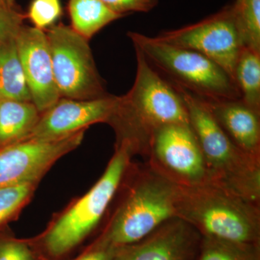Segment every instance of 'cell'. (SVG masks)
Instances as JSON below:
<instances>
[{
    "label": "cell",
    "instance_id": "cell-2",
    "mask_svg": "<svg viewBox=\"0 0 260 260\" xmlns=\"http://www.w3.org/2000/svg\"><path fill=\"white\" fill-rule=\"evenodd\" d=\"M135 50L134 84L125 95L117 96L107 124L115 133V145L124 143L134 156L146 158L157 130L169 124H189V121L184 102L174 85L149 64L141 51Z\"/></svg>",
    "mask_w": 260,
    "mask_h": 260
},
{
    "label": "cell",
    "instance_id": "cell-5",
    "mask_svg": "<svg viewBox=\"0 0 260 260\" xmlns=\"http://www.w3.org/2000/svg\"><path fill=\"white\" fill-rule=\"evenodd\" d=\"M174 87L185 105L189 125L204 157L209 182L260 204V160L234 144L196 95Z\"/></svg>",
    "mask_w": 260,
    "mask_h": 260
},
{
    "label": "cell",
    "instance_id": "cell-12",
    "mask_svg": "<svg viewBox=\"0 0 260 260\" xmlns=\"http://www.w3.org/2000/svg\"><path fill=\"white\" fill-rule=\"evenodd\" d=\"M16 44L32 102L42 114L60 99L47 34L45 30L23 25Z\"/></svg>",
    "mask_w": 260,
    "mask_h": 260
},
{
    "label": "cell",
    "instance_id": "cell-28",
    "mask_svg": "<svg viewBox=\"0 0 260 260\" xmlns=\"http://www.w3.org/2000/svg\"><path fill=\"white\" fill-rule=\"evenodd\" d=\"M243 0H236L235 2H234V3H235V5H237V6H239V5H240L241 3H242V2Z\"/></svg>",
    "mask_w": 260,
    "mask_h": 260
},
{
    "label": "cell",
    "instance_id": "cell-1",
    "mask_svg": "<svg viewBox=\"0 0 260 260\" xmlns=\"http://www.w3.org/2000/svg\"><path fill=\"white\" fill-rule=\"evenodd\" d=\"M178 188L146 162H132L93 245L121 249L177 218Z\"/></svg>",
    "mask_w": 260,
    "mask_h": 260
},
{
    "label": "cell",
    "instance_id": "cell-24",
    "mask_svg": "<svg viewBox=\"0 0 260 260\" xmlns=\"http://www.w3.org/2000/svg\"><path fill=\"white\" fill-rule=\"evenodd\" d=\"M25 17L16 5H9L0 0V47L16 39L24 25Z\"/></svg>",
    "mask_w": 260,
    "mask_h": 260
},
{
    "label": "cell",
    "instance_id": "cell-7",
    "mask_svg": "<svg viewBox=\"0 0 260 260\" xmlns=\"http://www.w3.org/2000/svg\"><path fill=\"white\" fill-rule=\"evenodd\" d=\"M45 32L60 98L90 100L109 95L95 66L88 40L62 23Z\"/></svg>",
    "mask_w": 260,
    "mask_h": 260
},
{
    "label": "cell",
    "instance_id": "cell-17",
    "mask_svg": "<svg viewBox=\"0 0 260 260\" xmlns=\"http://www.w3.org/2000/svg\"><path fill=\"white\" fill-rule=\"evenodd\" d=\"M0 100L31 102L16 39L0 47Z\"/></svg>",
    "mask_w": 260,
    "mask_h": 260
},
{
    "label": "cell",
    "instance_id": "cell-26",
    "mask_svg": "<svg viewBox=\"0 0 260 260\" xmlns=\"http://www.w3.org/2000/svg\"><path fill=\"white\" fill-rule=\"evenodd\" d=\"M121 249L93 245L75 260H113Z\"/></svg>",
    "mask_w": 260,
    "mask_h": 260
},
{
    "label": "cell",
    "instance_id": "cell-6",
    "mask_svg": "<svg viewBox=\"0 0 260 260\" xmlns=\"http://www.w3.org/2000/svg\"><path fill=\"white\" fill-rule=\"evenodd\" d=\"M127 36L149 64L172 85L203 99H241L235 81L209 58L138 32Z\"/></svg>",
    "mask_w": 260,
    "mask_h": 260
},
{
    "label": "cell",
    "instance_id": "cell-9",
    "mask_svg": "<svg viewBox=\"0 0 260 260\" xmlns=\"http://www.w3.org/2000/svg\"><path fill=\"white\" fill-rule=\"evenodd\" d=\"M147 164L179 186L209 182L204 157L189 124H169L155 132Z\"/></svg>",
    "mask_w": 260,
    "mask_h": 260
},
{
    "label": "cell",
    "instance_id": "cell-4",
    "mask_svg": "<svg viewBox=\"0 0 260 260\" xmlns=\"http://www.w3.org/2000/svg\"><path fill=\"white\" fill-rule=\"evenodd\" d=\"M176 216L202 237L260 244V204L211 182L179 186Z\"/></svg>",
    "mask_w": 260,
    "mask_h": 260
},
{
    "label": "cell",
    "instance_id": "cell-16",
    "mask_svg": "<svg viewBox=\"0 0 260 260\" xmlns=\"http://www.w3.org/2000/svg\"><path fill=\"white\" fill-rule=\"evenodd\" d=\"M68 9L70 27L88 41L109 23L122 18L100 0H69Z\"/></svg>",
    "mask_w": 260,
    "mask_h": 260
},
{
    "label": "cell",
    "instance_id": "cell-18",
    "mask_svg": "<svg viewBox=\"0 0 260 260\" xmlns=\"http://www.w3.org/2000/svg\"><path fill=\"white\" fill-rule=\"evenodd\" d=\"M234 81L241 100L260 113V51L243 48L234 70Z\"/></svg>",
    "mask_w": 260,
    "mask_h": 260
},
{
    "label": "cell",
    "instance_id": "cell-23",
    "mask_svg": "<svg viewBox=\"0 0 260 260\" xmlns=\"http://www.w3.org/2000/svg\"><path fill=\"white\" fill-rule=\"evenodd\" d=\"M0 260H37L30 244L13 237L6 226L0 228Z\"/></svg>",
    "mask_w": 260,
    "mask_h": 260
},
{
    "label": "cell",
    "instance_id": "cell-20",
    "mask_svg": "<svg viewBox=\"0 0 260 260\" xmlns=\"http://www.w3.org/2000/svg\"><path fill=\"white\" fill-rule=\"evenodd\" d=\"M38 184H23L0 188V228L18 218L31 200Z\"/></svg>",
    "mask_w": 260,
    "mask_h": 260
},
{
    "label": "cell",
    "instance_id": "cell-19",
    "mask_svg": "<svg viewBox=\"0 0 260 260\" xmlns=\"http://www.w3.org/2000/svg\"><path fill=\"white\" fill-rule=\"evenodd\" d=\"M195 260H260V244L228 242L202 237Z\"/></svg>",
    "mask_w": 260,
    "mask_h": 260
},
{
    "label": "cell",
    "instance_id": "cell-13",
    "mask_svg": "<svg viewBox=\"0 0 260 260\" xmlns=\"http://www.w3.org/2000/svg\"><path fill=\"white\" fill-rule=\"evenodd\" d=\"M201 240L194 228L174 218L139 242L121 248L113 260H195Z\"/></svg>",
    "mask_w": 260,
    "mask_h": 260
},
{
    "label": "cell",
    "instance_id": "cell-11",
    "mask_svg": "<svg viewBox=\"0 0 260 260\" xmlns=\"http://www.w3.org/2000/svg\"><path fill=\"white\" fill-rule=\"evenodd\" d=\"M117 100L107 96L90 100L60 98L41 114L28 139L53 140L75 134L97 123L107 124Z\"/></svg>",
    "mask_w": 260,
    "mask_h": 260
},
{
    "label": "cell",
    "instance_id": "cell-8",
    "mask_svg": "<svg viewBox=\"0 0 260 260\" xmlns=\"http://www.w3.org/2000/svg\"><path fill=\"white\" fill-rule=\"evenodd\" d=\"M169 45L191 49L209 58L234 80V70L243 48L246 47L235 3L200 20L155 37Z\"/></svg>",
    "mask_w": 260,
    "mask_h": 260
},
{
    "label": "cell",
    "instance_id": "cell-25",
    "mask_svg": "<svg viewBox=\"0 0 260 260\" xmlns=\"http://www.w3.org/2000/svg\"><path fill=\"white\" fill-rule=\"evenodd\" d=\"M114 13L124 17L133 13H148L159 0H100Z\"/></svg>",
    "mask_w": 260,
    "mask_h": 260
},
{
    "label": "cell",
    "instance_id": "cell-27",
    "mask_svg": "<svg viewBox=\"0 0 260 260\" xmlns=\"http://www.w3.org/2000/svg\"><path fill=\"white\" fill-rule=\"evenodd\" d=\"M2 1L5 2V3L9 5H15V0H2Z\"/></svg>",
    "mask_w": 260,
    "mask_h": 260
},
{
    "label": "cell",
    "instance_id": "cell-21",
    "mask_svg": "<svg viewBox=\"0 0 260 260\" xmlns=\"http://www.w3.org/2000/svg\"><path fill=\"white\" fill-rule=\"evenodd\" d=\"M237 8L246 47L260 51V0H243Z\"/></svg>",
    "mask_w": 260,
    "mask_h": 260
},
{
    "label": "cell",
    "instance_id": "cell-22",
    "mask_svg": "<svg viewBox=\"0 0 260 260\" xmlns=\"http://www.w3.org/2000/svg\"><path fill=\"white\" fill-rule=\"evenodd\" d=\"M61 14L60 0H32L25 16L34 28L46 30L54 25Z\"/></svg>",
    "mask_w": 260,
    "mask_h": 260
},
{
    "label": "cell",
    "instance_id": "cell-10",
    "mask_svg": "<svg viewBox=\"0 0 260 260\" xmlns=\"http://www.w3.org/2000/svg\"><path fill=\"white\" fill-rule=\"evenodd\" d=\"M85 132L57 140L27 139L0 149V188L39 184L57 160L81 145Z\"/></svg>",
    "mask_w": 260,
    "mask_h": 260
},
{
    "label": "cell",
    "instance_id": "cell-14",
    "mask_svg": "<svg viewBox=\"0 0 260 260\" xmlns=\"http://www.w3.org/2000/svg\"><path fill=\"white\" fill-rule=\"evenodd\" d=\"M198 98L234 144L260 160V113L241 99Z\"/></svg>",
    "mask_w": 260,
    "mask_h": 260
},
{
    "label": "cell",
    "instance_id": "cell-3",
    "mask_svg": "<svg viewBox=\"0 0 260 260\" xmlns=\"http://www.w3.org/2000/svg\"><path fill=\"white\" fill-rule=\"evenodd\" d=\"M133 156L124 143L115 145L102 177L85 194L56 214L39 237V246L46 256L53 259L63 257L102 225Z\"/></svg>",
    "mask_w": 260,
    "mask_h": 260
},
{
    "label": "cell",
    "instance_id": "cell-15",
    "mask_svg": "<svg viewBox=\"0 0 260 260\" xmlns=\"http://www.w3.org/2000/svg\"><path fill=\"white\" fill-rule=\"evenodd\" d=\"M41 114L31 102L0 100V149L28 139Z\"/></svg>",
    "mask_w": 260,
    "mask_h": 260
}]
</instances>
